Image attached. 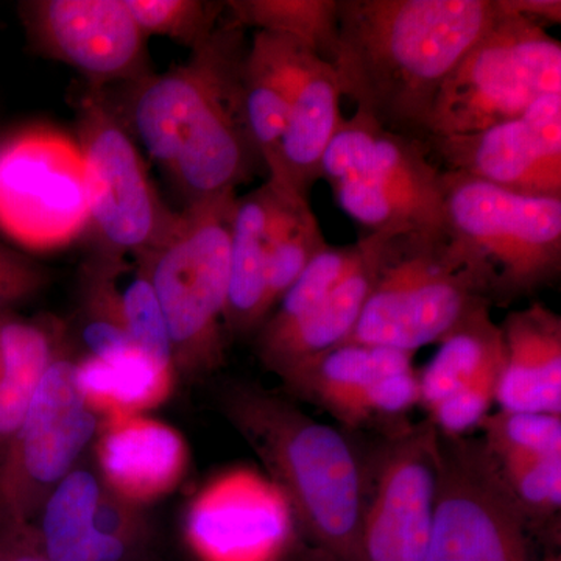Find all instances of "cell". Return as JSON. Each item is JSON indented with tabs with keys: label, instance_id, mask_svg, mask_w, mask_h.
<instances>
[{
	"label": "cell",
	"instance_id": "1",
	"mask_svg": "<svg viewBox=\"0 0 561 561\" xmlns=\"http://www.w3.org/2000/svg\"><path fill=\"white\" fill-rule=\"evenodd\" d=\"M496 14L494 0H339L342 95L387 130L426 139L438 92Z\"/></svg>",
	"mask_w": 561,
	"mask_h": 561
},
{
	"label": "cell",
	"instance_id": "2",
	"mask_svg": "<svg viewBox=\"0 0 561 561\" xmlns=\"http://www.w3.org/2000/svg\"><path fill=\"white\" fill-rule=\"evenodd\" d=\"M245 32L224 16L190 60L135 83L131 130L186 206L236 192L265 169L243 102Z\"/></svg>",
	"mask_w": 561,
	"mask_h": 561
},
{
	"label": "cell",
	"instance_id": "3",
	"mask_svg": "<svg viewBox=\"0 0 561 561\" xmlns=\"http://www.w3.org/2000/svg\"><path fill=\"white\" fill-rule=\"evenodd\" d=\"M219 408L264 465L309 546L332 561H357L368 470L350 435L256 383L225 387Z\"/></svg>",
	"mask_w": 561,
	"mask_h": 561
},
{
	"label": "cell",
	"instance_id": "4",
	"mask_svg": "<svg viewBox=\"0 0 561 561\" xmlns=\"http://www.w3.org/2000/svg\"><path fill=\"white\" fill-rule=\"evenodd\" d=\"M360 241L370 254L373 287L346 342L415 354L490 305L448 228L365 234Z\"/></svg>",
	"mask_w": 561,
	"mask_h": 561
},
{
	"label": "cell",
	"instance_id": "5",
	"mask_svg": "<svg viewBox=\"0 0 561 561\" xmlns=\"http://www.w3.org/2000/svg\"><path fill=\"white\" fill-rule=\"evenodd\" d=\"M446 227L486 301L507 306L561 272V198L443 171Z\"/></svg>",
	"mask_w": 561,
	"mask_h": 561
},
{
	"label": "cell",
	"instance_id": "6",
	"mask_svg": "<svg viewBox=\"0 0 561 561\" xmlns=\"http://www.w3.org/2000/svg\"><path fill=\"white\" fill-rule=\"evenodd\" d=\"M236 198L228 192L186 206L169 238L136 260L149 271L171 337L173 370L184 381H201L225 362Z\"/></svg>",
	"mask_w": 561,
	"mask_h": 561
},
{
	"label": "cell",
	"instance_id": "7",
	"mask_svg": "<svg viewBox=\"0 0 561 561\" xmlns=\"http://www.w3.org/2000/svg\"><path fill=\"white\" fill-rule=\"evenodd\" d=\"M320 179L367 234L448 228L443 171L423 140L387 130L359 110L339 125Z\"/></svg>",
	"mask_w": 561,
	"mask_h": 561
},
{
	"label": "cell",
	"instance_id": "8",
	"mask_svg": "<svg viewBox=\"0 0 561 561\" xmlns=\"http://www.w3.org/2000/svg\"><path fill=\"white\" fill-rule=\"evenodd\" d=\"M496 9L489 31L438 92L430 135L485 130L516 119L545 95L561 94L560 41L497 3Z\"/></svg>",
	"mask_w": 561,
	"mask_h": 561
},
{
	"label": "cell",
	"instance_id": "9",
	"mask_svg": "<svg viewBox=\"0 0 561 561\" xmlns=\"http://www.w3.org/2000/svg\"><path fill=\"white\" fill-rule=\"evenodd\" d=\"M102 420L66 343L16 430L0 442V529L35 523L51 491L90 451Z\"/></svg>",
	"mask_w": 561,
	"mask_h": 561
},
{
	"label": "cell",
	"instance_id": "10",
	"mask_svg": "<svg viewBox=\"0 0 561 561\" xmlns=\"http://www.w3.org/2000/svg\"><path fill=\"white\" fill-rule=\"evenodd\" d=\"M87 176L94 256L136 260L158 249L175 228L179 214L162 205L146 164L124 122L101 91L80 103L79 135Z\"/></svg>",
	"mask_w": 561,
	"mask_h": 561
},
{
	"label": "cell",
	"instance_id": "11",
	"mask_svg": "<svg viewBox=\"0 0 561 561\" xmlns=\"http://www.w3.org/2000/svg\"><path fill=\"white\" fill-rule=\"evenodd\" d=\"M90 228L79 142L57 128L0 139V234L24 253L68 249Z\"/></svg>",
	"mask_w": 561,
	"mask_h": 561
},
{
	"label": "cell",
	"instance_id": "12",
	"mask_svg": "<svg viewBox=\"0 0 561 561\" xmlns=\"http://www.w3.org/2000/svg\"><path fill=\"white\" fill-rule=\"evenodd\" d=\"M529 529L481 438L438 434L424 561H530Z\"/></svg>",
	"mask_w": 561,
	"mask_h": 561
},
{
	"label": "cell",
	"instance_id": "13",
	"mask_svg": "<svg viewBox=\"0 0 561 561\" xmlns=\"http://www.w3.org/2000/svg\"><path fill=\"white\" fill-rule=\"evenodd\" d=\"M438 434L430 421L387 432L367 457L357 561H424L437 490Z\"/></svg>",
	"mask_w": 561,
	"mask_h": 561
},
{
	"label": "cell",
	"instance_id": "14",
	"mask_svg": "<svg viewBox=\"0 0 561 561\" xmlns=\"http://www.w3.org/2000/svg\"><path fill=\"white\" fill-rule=\"evenodd\" d=\"M408 351L345 342L279 376L291 397L330 413L346 430L387 431L420 408L419 371Z\"/></svg>",
	"mask_w": 561,
	"mask_h": 561
},
{
	"label": "cell",
	"instance_id": "15",
	"mask_svg": "<svg viewBox=\"0 0 561 561\" xmlns=\"http://www.w3.org/2000/svg\"><path fill=\"white\" fill-rule=\"evenodd\" d=\"M445 171L518 194L561 198V94H549L516 119L465 135L423 140Z\"/></svg>",
	"mask_w": 561,
	"mask_h": 561
},
{
	"label": "cell",
	"instance_id": "16",
	"mask_svg": "<svg viewBox=\"0 0 561 561\" xmlns=\"http://www.w3.org/2000/svg\"><path fill=\"white\" fill-rule=\"evenodd\" d=\"M33 527L50 561H142L153 535L144 505L121 496L83 459L51 491Z\"/></svg>",
	"mask_w": 561,
	"mask_h": 561
},
{
	"label": "cell",
	"instance_id": "17",
	"mask_svg": "<svg viewBox=\"0 0 561 561\" xmlns=\"http://www.w3.org/2000/svg\"><path fill=\"white\" fill-rule=\"evenodd\" d=\"M21 16L36 49L79 70L92 90L150 76L147 38L125 0H35Z\"/></svg>",
	"mask_w": 561,
	"mask_h": 561
},
{
	"label": "cell",
	"instance_id": "18",
	"mask_svg": "<svg viewBox=\"0 0 561 561\" xmlns=\"http://www.w3.org/2000/svg\"><path fill=\"white\" fill-rule=\"evenodd\" d=\"M95 467L125 500L146 505L179 485L190 451L162 421L138 413L103 416L94 443Z\"/></svg>",
	"mask_w": 561,
	"mask_h": 561
},
{
	"label": "cell",
	"instance_id": "19",
	"mask_svg": "<svg viewBox=\"0 0 561 561\" xmlns=\"http://www.w3.org/2000/svg\"><path fill=\"white\" fill-rule=\"evenodd\" d=\"M504 365L497 382L501 411L561 415V317L534 302L500 324Z\"/></svg>",
	"mask_w": 561,
	"mask_h": 561
},
{
	"label": "cell",
	"instance_id": "20",
	"mask_svg": "<svg viewBox=\"0 0 561 561\" xmlns=\"http://www.w3.org/2000/svg\"><path fill=\"white\" fill-rule=\"evenodd\" d=\"M341 98V80L334 66L309 54L280 138L276 165L267 181L308 198L320 180L324 153L343 121Z\"/></svg>",
	"mask_w": 561,
	"mask_h": 561
},
{
	"label": "cell",
	"instance_id": "21",
	"mask_svg": "<svg viewBox=\"0 0 561 561\" xmlns=\"http://www.w3.org/2000/svg\"><path fill=\"white\" fill-rule=\"evenodd\" d=\"M313 51L278 33L256 32L243 62V102L251 138L256 144L265 171L276 165L280 138L302 68Z\"/></svg>",
	"mask_w": 561,
	"mask_h": 561
},
{
	"label": "cell",
	"instance_id": "22",
	"mask_svg": "<svg viewBox=\"0 0 561 561\" xmlns=\"http://www.w3.org/2000/svg\"><path fill=\"white\" fill-rule=\"evenodd\" d=\"M339 286L308 316L275 332H257L256 354L265 370L283 376L300 362L348 341L373 287V264L364 242Z\"/></svg>",
	"mask_w": 561,
	"mask_h": 561
},
{
	"label": "cell",
	"instance_id": "23",
	"mask_svg": "<svg viewBox=\"0 0 561 561\" xmlns=\"http://www.w3.org/2000/svg\"><path fill=\"white\" fill-rule=\"evenodd\" d=\"M271 206L272 187L267 181L250 194L236 198L225 308L228 339L256 334L272 312L267 280Z\"/></svg>",
	"mask_w": 561,
	"mask_h": 561
},
{
	"label": "cell",
	"instance_id": "24",
	"mask_svg": "<svg viewBox=\"0 0 561 561\" xmlns=\"http://www.w3.org/2000/svg\"><path fill=\"white\" fill-rule=\"evenodd\" d=\"M434 359L419 371L420 408L431 411L438 402L470 389L496 391L504 365V339L483 305L457 324L440 342Z\"/></svg>",
	"mask_w": 561,
	"mask_h": 561
},
{
	"label": "cell",
	"instance_id": "25",
	"mask_svg": "<svg viewBox=\"0 0 561 561\" xmlns=\"http://www.w3.org/2000/svg\"><path fill=\"white\" fill-rule=\"evenodd\" d=\"M66 335L60 321L0 313V442L16 430Z\"/></svg>",
	"mask_w": 561,
	"mask_h": 561
},
{
	"label": "cell",
	"instance_id": "26",
	"mask_svg": "<svg viewBox=\"0 0 561 561\" xmlns=\"http://www.w3.org/2000/svg\"><path fill=\"white\" fill-rule=\"evenodd\" d=\"M272 187L267 230V280L272 311L313 260L330 247L308 198ZM272 313V312H271Z\"/></svg>",
	"mask_w": 561,
	"mask_h": 561
},
{
	"label": "cell",
	"instance_id": "27",
	"mask_svg": "<svg viewBox=\"0 0 561 561\" xmlns=\"http://www.w3.org/2000/svg\"><path fill=\"white\" fill-rule=\"evenodd\" d=\"M79 382L101 415H130L164 400L175 373L139 351L111 360L79 359Z\"/></svg>",
	"mask_w": 561,
	"mask_h": 561
},
{
	"label": "cell",
	"instance_id": "28",
	"mask_svg": "<svg viewBox=\"0 0 561 561\" xmlns=\"http://www.w3.org/2000/svg\"><path fill=\"white\" fill-rule=\"evenodd\" d=\"M225 16L242 28L278 33L332 61L339 41V0H230Z\"/></svg>",
	"mask_w": 561,
	"mask_h": 561
},
{
	"label": "cell",
	"instance_id": "29",
	"mask_svg": "<svg viewBox=\"0 0 561 561\" xmlns=\"http://www.w3.org/2000/svg\"><path fill=\"white\" fill-rule=\"evenodd\" d=\"M139 31L162 36L195 50L219 27L225 16V2L208 0H125Z\"/></svg>",
	"mask_w": 561,
	"mask_h": 561
},
{
	"label": "cell",
	"instance_id": "30",
	"mask_svg": "<svg viewBox=\"0 0 561 561\" xmlns=\"http://www.w3.org/2000/svg\"><path fill=\"white\" fill-rule=\"evenodd\" d=\"M490 453V451H489ZM491 454V453H490ZM502 481L530 526L556 518L561 508V456L491 454Z\"/></svg>",
	"mask_w": 561,
	"mask_h": 561
},
{
	"label": "cell",
	"instance_id": "31",
	"mask_svg": "<svg viewBox=\"0 0 561 561\" xmlns=\"http://www.w3.org/2000/svg\"><path fill=\"white\" fill-rule=\"evenodd\" d=\"M117 289L122 323L135 348L154 364L175 373L168 324L146 265L136 261V271L127 286L119 287L117 284Z\"/></svg>",
	"mask_w": 561,
	"mask_h": 561
},
{
	"label": "cell",
	"instance_id": "32",
	"mask_svg": "<svg viewBox=\"0 0 561 561\" xmlns=\"http://www.w3.org/2000/svg\"><path fill=\"white\" fill-rule=\"evenodd\" d=\"M483 445L491 454L561 456V415L545 412H491L482 421Z\"/></svg>",
	"mask_w": 561,
	"mask_h": 561
},
{
	"label": "cell",
	"instance_id": "33",
	"mask_svg": "<svg viewBox=\"0 0 561 561\" xmlns=\"http://www.w3.org/2000/svg\"><path fill=\"white\" fill-rule=\"evenodd\" d=\"M50 272L16 247L0 243V313L16 312L50 284Z\"/></svg>",
	"mask_w": 561,
	"mask_h": 561
},
{
	"label": "cell",
	"instance_id": "34",
	"mask_svg": "<svg viewBox=\"0 0 561 561\" xmlns=\"http://www.w3.org/2000/svg\"><path fill=\"white\" fill-rule=\"evenodd\" d=\"M0 561H50L41 548L35 527L16 526L0 529Z\"/></svg>",
	"mask_w": 561,
	"mask_h": 561
},
{
	"label": "cell",
	"instance_id": "35",
	"mask_svg": "<svg viewBox=\"0 0 561 561\" xmlns=\"http://www.w3.org/2000/svg\"><path fill=\"white\" fill-rule=\"evenodd\" d=\"M500 9L545 28L561 22L560 0H496Z\"/></svg>",
	"mask_w": 561,
	"mask_h": 561
},
{
	"label": "cell",
	"instance_id": "36",
	"mask_svg": "<svg viewBox=\"0 0 561 561\" xmlns=\"http://www.w3.org/2000/svg\"><path fill=\"white\" fill-rule=\"evenodd\" d=\"M280 561H332L330 557L324 556L319 549L312 546H298V548L290 549L289 553Z\"/></svg>",
	"mask_w": 561,
	"mask_h": 561
},
{
	"label": "cell",
	"instance_id": "37",
	"mask_svg": "<svg viewBox=\"0 0 561 561\" xmlns=\"http://www.w3.org/2000/svg\"><path fill=\"white\" fill-rule=\"evenodd\" d=\"M545 561H561L560 553L551 552L546 556Z\"/></svg>",
	"mask_w": 561,
	"mask_h": 561
}]
</instances>
